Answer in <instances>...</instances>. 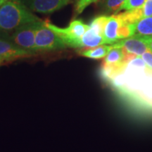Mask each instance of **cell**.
I'll return each mask as SVG.
<instances>
[{"instance_id":"3","label":"cell","mask_w":152,"mask_h":152,"mask_svg":"<svg viewBox=\"0 0 152 152\" xmlns=\"http://www.w3.org/2000/svg\"><path fill=\"white\" fill-rule=\"evenodd\" d=\"M66 47L61 38L47 27L45 21L42 20L39 23L35 33V48L37 52L61 50Z\"/></svg>"},{"instance_id":"19","label":"cell","mask_w":152,"mask_h":152,"mask_svg":"<svg viewBox=\"0 0 152 152\" xmlns=\"http://www.w3.org/2000/svg\"><path fill=\"white\" fill-rule=\"evenodd\" d=\"M149 50L151 51L152 52V36L151 37V39H150V41L149 43Z\"/></svg>"},{"instance_id":"1","label":"cell","mask_w":152,"mask_h":152,"mask_svg":"<svg viewBox=\"0 0 152 152\" xmlns=\"http://www.w3.org/2000/svg\"><path fill=\"white\" fill-rule=\"evenodd\" d=\"M108 81L123 96L152 109V68L141 56L130 61Z\"/></svg>"},{"instance_id":"17","label":"cell","mask_w":152,"mask_h":152,"mask_svg":"<svg viewBox=\"0 0 152 152\" xmlns=\"http://www.w3.org/2000/svg\"><path fill=\"white\" fill-rule=\"evenodd\" d=\"M143 18L152 16V0H145L144 5L142 7Z\"/></svg>"},{"instance_id":"21","label":"cell","mask_w":152,"mask_h":152,"mask_svg":"<svg viewBox=\"0 0 152 152\" xmlns=\"http://www.w3.org/2000/svg\"><path fill=\"white\" fill-rule=\"evenodd\" d=\"M4 62V61L2 58H1V57H0V65H1V64H2Z\"/></svg>"},{"instance_id":"13","label":"cell","mask_w":152,"mask_h":152,"mask_svg":"<svg viewBox=\"0 0 152 152\" xmlns=\"http://www.w3.org/2000/svg\"><path fill=\"white\" fill-rule=\"evenodd\" d=\"M109 18V16H104V15L97 16L93 19L89 26L91 28H92L95 31L97 32L98 33L104 35V28H105V26Z\"/></svg>"},{"instance_id":"6","label":"cell","mask_w":152,"mask_h":152,"mask_svg":"<svg viewBox=\"0 0 152 152\" xmlns=\"http://www.w3.org/2000/svg\"><path fill=\"white\" fill-rule=\"evenodd\" d=\"M40 21L28 23L15 29L11 36L12 42L20 48L30 52H37L35 48V33L37 26Z\"/></svg>"},{"instance_id":"16","label":"cell","mask_w":152,"mask_h":152,"mask_svg":"<svg viewBox=\"0 0 152 152\" xmlns=\"http://www.w3.org/2000/svg\"><path fill=\"white\" fill-rule=\"evenodd\" d=\"M96 1L97 0H75V14L77 15L80 14L89 5Z\"/></svg>"},{"instance_id":"20","label":"cell","mask_w":152,"mask_h":152,"mask_svg":"<svg viewBox=\"0 0 152 152\" xmlns=\"http://www.w3.org/2000/svg\"><path fill=\"white\" fill-rule=\"evenodd\" d=\"M6 1H7V0H0V7H1V6Z\"/></svg>"},{"instance_id":"11","label":"cell","mask_w":152,"mask_h":152,"mask_svg":"<svg viewBox=\"0 0 152 152\" xmlns=\"http://www.w3.org/2000/svg\"><path fill=\"white\" fill-rule=\"evenodd\" d=\"M113 48L112 45H99V46L91 47V48H83L79 50L78 54L80 56L93 59H101L105 58L109 51Z\"/></svg>"},{"instance_id":"7","label":"cell","mask_w":152,"mask_h":152,"mask_svg":"<svg viewBox=\"0 0 152 152\" xmlns=\"http://www.w3.org/2000/svg\"><path fill=\"white\" fill-rule=\"evenodd\" d=\"M151 36L132 35L121 39L111 45L113 47H123L127 52L136 56H141L149 50V43Z\"/></svg>"},{"instance_id":"14","label":"cell","mask_w":152,"mask_h":152,"mask_svg":"<svg viewBox=\"0 0 152 152\" xmlns=\"http://www.w3.org/2000/svg\"><path fill=\"white\" fill-rule=\"evenodd\" d=\"M144 2L145 0H125L118 11L122 10L130 11L140 8L144 5Z\"/></svg>"},{"instance_id":"18","label":"cell","mask_w":152,"mask_h":152,"mask_svg":"<svg viewBox=\"0 0 152 152\" xmlns=\"http://www.w3.org/2000/svg\"><path fill=\"white\" fill-rule=\"evenodd\" d=\"M142 58L144 60V61L147 64L149 67L152 68V52L151 51L147 50V52H144L141 56Z\"/></svg>"},{"instance_id":"15","label":"cell","mask_w":152,"mask_h":152,"mask_svg":"<svg viewBox=\"0 0 152 152\" xmlns=\"http://www.w3.org/2000/svg\"><path fill=\"white\" fill-rule=\"evenodd\" d=\"M125 0H106L105 7L108 12H115L117 14L120 8Z\"/></svg>"},{"instance_id":"5","label":"cell","mask_w":152,"mask_h":152,"mask_svg":"<svg viewBox=\"0 0 152 152\" xmlns=\"http://www.w3.org/2000/svg\"><path fill=\"white\" fill-rule=\"evenodd\" d=\"M132 36V25L123 21L118 14L109 16L104 31L106 45H113L121 39Z\"/></svg>"},{"instance_id":"12","label":"cell","mask_w":152,"mask_h":152,"mask_svg":"<svg viewBox=\"0 0 152 152\" xmlns=\"http://www.w3.org/2000/svg\"><path fill=\"white\" fill-rule=\"evenodd\" d=\"M132 35L152 36V16L140 19L132 24Z\"/></svg>"},{"instance_id":"10","label":"cell","mask_w":152,"mask_h":152,"mask_svg":"<svg viewBox=\"0 0 152 152\" xmlns=\"http://www.w3.org/2000/svg\"><path fill=\"white\" fill-rule=\"evenodd\" d=\"M102 45H106L104 35L90 27L77 41L76 48H91Z\"/></svg>"},{"instance_id":"9","label":"cell","mask_w":152,"mask_h":152,"mask_svg":"<svg viewBox=\"0 0 152 152\" xmlns=\"http://www.w3.org/2000/svg\"><path fill=\"white\" fill-rule=\"evenodd\" d=\"M35 53L20 48L13 42L0 38V57L4 61H12L19 58L32 56Z\"/></svg>"},{"instance_id":"8","label":"cell","mask_w":152,"mask_h":152,"mask_svg":"<svg viewBox=\"0 0 152 152\" xmlns=\"http://www.w3.org/2000/svg\"><path fill=\"white\" fill-rule=\"evenodd\" d=\"M31 11L50 14L59 10L71 0H20Z\"/></svg>"},{"instance_id":"2","label":"cell","mask_w":152,"mask_h":152,"mask_svg":"<svg viewBox=\"0 0 152 152\" xmlns=\"http://www.w3.org/2000/svg\"><path fill=\"white\" fill-rule=\"evenodd\" d=\"M40 20L20 0H7L0 7L1 30H14L23 24Z\"/></svg>"},{"instance_id":"4","label":"cell","mask_w":152,"mask_h":152,"mask_svg":"<svg viewBox=\"0 0 152 152\" xmlns=\"http://www.w3.org/2000/svg\"><path fill=\"white\" fill-rule=\"evenodd\" d=\"M45 24L61 38L66 47L72 48H76L77 41L90 28L89 25L85 24L80 20H74L67 28H64L58 27L48 21H45Z\"/></svg>"}]
</instances>
